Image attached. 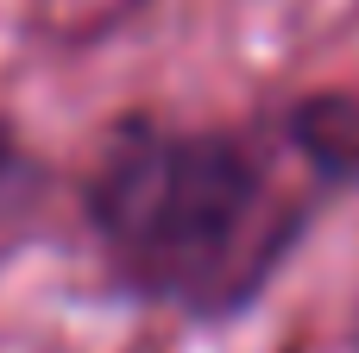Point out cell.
Masks as SVG:
<instances>
[{"instance_id": "6da1fadb", "label": "cell", "mask_w": 359, "mask_h": 353, "mask_svg": "<svg viewBox=\"0 0 359 353\" xmlns=\"http://www.w3.org/2000/svg\"><path fill=\"white\" fill-rule=\"evenodd\" d=\"M297 158L309 145L290 114L271 133L126 126L88 171L82 215L133 297L189 322H233L328 196L322 183H290Z\"/></svg>"}, {"instance_id": "7a4b0ae2", "label": "cell", "mask_w": 359, "mask_h": 353, "mask_svg": "<svg viewBox=\"0 0 359 353\" xmlns=\"http://www.w3.org/2000/svg\"><path fill=\"white\" fill-rule=\"evenodd\" d=\"M347 353H359V303H353V322H347Z\"/></svg>"}]
</instances>
